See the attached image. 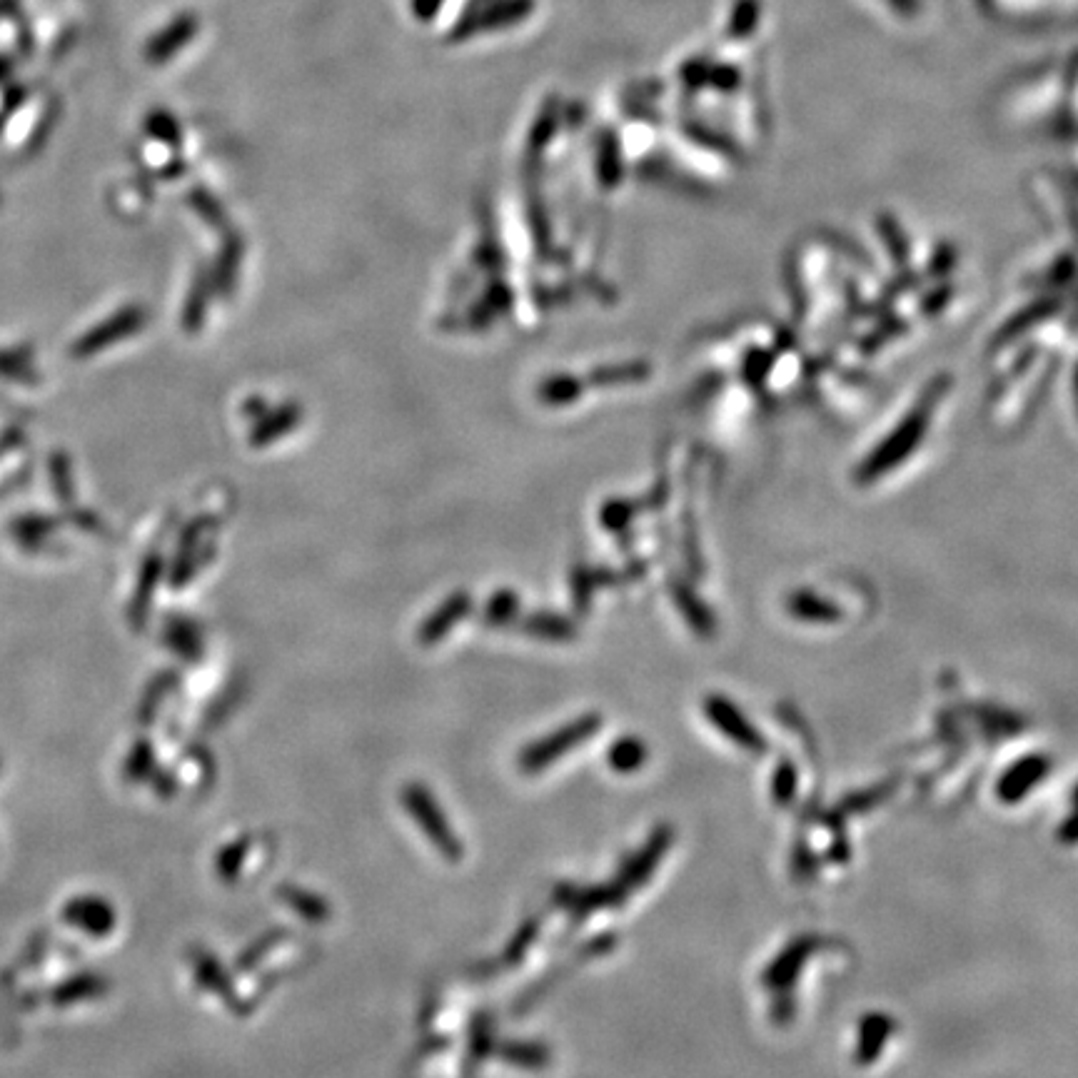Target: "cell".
<instances>
[{
  "mask_svg": "<svg viewBox=\"0 0 1078 1078\" xmlns=\"http://www.w3.org/2000/svg\"><path fill=\"white\" fill-rule=\"evenodd\" d=\"M245 851H248V841H243V844H235L230 846V854H233V859H230V864H223L220 866V871H223V876H235V866L243 864V856Z\"/></svg>",
  "mask_w": 1078,
  "mask_h": 1078,
  "instance_id": "obj_8",
  "label": "cell"
},
{
  "mask_svg": "<svg viewBox=\"0 0 1078 1078\" xmlns=\"http://www.w3.org/2000/svg\"><path fill=\"white\" fill-rule=\"evenodd\" d=\"M594 729H597V719H579V722L564 727L562 732H554L552 737L530 744V747L520 754V767L530 774L549 767V764H552L557 757H562L564 752H569L572 747L582 744L584 739L594 732Z\"/></svg>",
  "mask_w": 1078,
  "mask_h": 1078,
  "instance_id": "obj_2",
  "label": "cell"
},
{
  "mask_svg": "<svg viewBox=\"0 0 1078 1078\" xmlns=\"http://www.w3.org/2000/svg\"><path fill=\"white\" fill-rule=\"evenodd\" d=\"M105 911H110L108 904H103V901H75V904L68 906V921H73L78 929H85V931H95V934H105V931L113 929V921L108 919H95L98 914H105Z\"/></svg>",
  "mask_w": 1078,
  "mask_h": 1078,
  "instance_id": "obj_3",
  "label": "cell"
},
{
  "mask_svg": "<svg viewBox=\"0 0 1078 1078\" xmlns=\"http://www.w3.org/2000/svg\"><path fill=\"white\" fill-rule=\"evenodd\" d=\"M405 807L412 816H415L417 824H420L422 829H425V834L430 836V841L437 846V849L445 851V854L450 856V859H457V856H462L460 841L455 839V834H452V829L447 826V821H445V816H442L440 807H437L435 799H432L430 794H427V789L417 787V784L407 787Z\"/></svg>",
  "mask_w": 1078,
  "mask_h": 1078,
  "instance_id": "obj_1",
  "label": "cell"
},
{
  "mask_svg": "<svg viewBox=\"0 0 1078 1078\" xmlns=\"http://www.w3.org/2000/svg\"><path fill=\"white\" fill-rule=\"evenodd\" d=\"M190 30H193V23H188V20H178V23H173L163 35H158V38L150 43L148 58L153 60V63H163L168 55H173L175 50L188 40Z\"/></svg>",
  "mask_w": 1078,
  "mask_h": 1078,
  "instance_id": "obj_4",
  "label": "cell"
},
{
  "mask_svg": "<svg viewBox=\"0 0 1078 1078\" xmlns=\"http://www.w3.org/2000/svg\"><path fill=\"white\" fill-rule=\"evenodd\" d=\"M282 896H285V901L292 906V909L305 914L310 921H322L327 916V906L322 904L320 899H315V896L305 894V891L285 889L282 891Z\"/></svg>",
  "mask_w": 1078,
  "mask_h": 1078,
  "instance_id": "obj_6",
  "label": "cell"
},
{
  "mask_svg": "<svg viewBox=\"0 0 1078 1078\" xmlns=\"http://www.w3.org/2000/svg\"><path fill=\"white\" fill-rule=\"evenodd\" d=\"M642 759L644 747L639 742H632V739L617 742L609 749V764H612L617 772H632V769H637L639 764H642Z\"/></svg>",
  "mask_w": 1078,
  "mask_h": 1078,
  "instance_id": "obj_5",
  "label": "cell"
},
{
  "mask_svg": "<svg viewBox=\"0 0 1078 1078\" xmlns=\"http://www.w3.org/2000/svg\"><path fill=\"white\" fill-rule=\"evenodd\" d=\"M507 1061H515V1064L527 1066V1069H537V1066L547 1064V1051L544 1046L537 1044H515L505 1049Z\"/></svg>",
  "mask_w": 1078,
  "mask_h": 1078,
  "instance_id": "obj_7",
  "label": "cell"
}]
</instances>
